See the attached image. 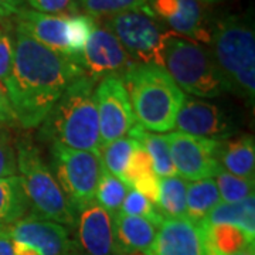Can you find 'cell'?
<instances>
[{
    "instance_id": "1",
    "label": "cell",
    "mask_w": 255,
    "mask_h": 255,
    "mask_svg": "<svg viewBox=\"0 0 255 255\" xmlns=\"http://www.w3.org/2000/svg\"><path fill=\"white\" fill-rule=\"evenodd\" d=\"M84 74L81 61L47 48L16 28L13 68L6 85L16 122L26 129L40 127L68 84Z\"/></svg>"
},
{
    "instance_id": "2",
    "label": "cell",
    "mask_w": 255,
    "mask_h": 255,
    "mask_svg": "<svg viewBox=\"0 0 255 255\" xmlns=\"http://www.w3.org/2000/svg\"><path fill=\"white\" fill-rule=\"evenodd\" d=\"M95 80L84 74L68 84L40 129V139L75 150H101Z\"/></svg>"
},
{
    "instance_id": "3",
    "label": "cell",
    "mask_w": 255,
    "mask_h": 255,
    "mask_svg": "<svg viewBox=\"0 0 255 255\" xmlns=\"http://www.w3.org/2000/svg\"><path fill=\"white\" fill-rule=\"evenodd\" d=\"M137 127L149 132H167L176 124L186 94L163 67L133 64L121 75Z\"/></svg>"
},
{
    "instance_id": "4",
    "label": "cell",
    "mask_w": 255,
    "mask_h": 255,
    "mask_svg": "<svg viewBox=\"0 0 255 255\" xmlns=\"http://www.w3.org/2000/svg\"><path fill=\"white\" fill-rule=\"evenodd\" d=\"M210 31V51L230 91L254 104L255 34L253 21L228 14L220 18Z\"/></svg>"
},
{
    "instance_id": "5",
    "label": "cell",
    "mask_w": 255,
    "mask_h": 255,
    "mask_svg": "<svg viewBox=\"0 0 255 255\" xmlns=\"http://www.w3.org/2000/svg\"><path fill=\"white\" fill-rule=\"evenodd\" d=\"M163 68L183 92L199 98H216L230 91L209 48L166 33L162 48Z\"/></svg>"
},
{
    "instance_id": "6",
    "label": "cell",
    "mask_w": 255,
    "mask_h": 255,
    "mask_svg": "<svg viewBox=\"0 0 255 255\" xmlns=\"http://www.w3.org/2000/svg\"><path fill=\"white\" fill-rule=\"evenodd\" d=\"M17 170L33 207V217L50 220L64 227L75 228L77 211L64 196L51 169L44 163L38 149L28 142L17 143Z\"/></svg>"
},
{
    "instance_id": "7",
    "label": "cell",
    "mask_w": 255,
    "mask_h": 255,
    "mask_svg": "<svg viewBox=\"0 0 255 255\" xmlns=\"http://www.w3.org/2000/svg\"><path fill=\"white\" fill-rule=\"evenodd\" d=\"M50 153L55 180L74 210L78 211L95 201L104 169L101 150H75L53 143Z\"/></svg>"
},
{
    "instance_id": "8",
    "label": "cell",
    "mask_w": 255,
    "mask_h": 255,
    "mask_svg": "<svg viewBox=\"0 0 255 255\" xmlns=\"http://www.w3.org/2000/svg\"><path fill=\"white\" fill-rule=\"evenodd\" d=\"M104 27L110 30L136 63L163 67L162 48L166 33L157 24L150 9L133 10L107 17Z\"/></svg>"
},
{
    "instance_id": "9",
    "label": "cell",
    "mask_w": 255,
    "mask_h": 255,
    "mask_svg": "<svg viewBox=\"0 0 255 255\" xmlns=\"http://www.w3.org/2000/svg\"><path fill=\"white\" fill-rule=\"evenodd\" d=\"M176 174L184 180L214 177L223 169L219 162L221 140L193 136L183 132L166 135Z\"/></svg>"
},
{
    "instance_id": "10",
    "label": "cell",
    "mask_w": 255,
    "mask_h": 255,
    "mask_svg": "<svg viewBox=\"0 0 255 255\" xmlns=\"http://www.w3.org/2000/svg\"><path fill=\"white\" fill-rule=\"evenodd\" d=\"M100 121L101 147L124 137L135 127V115L119 75L104 77L94 90Z\"/></svg>"
},
{
    "instance_id": "11",
    "label": "cell",
    "mask_w": 255,
    "mask_h": 255,
    "mask_svg": "<svg viewBox=\"0 0 255 255\" xmlns=\"http://www.w3.org/2000/svg\"><path fill=\"white\" fill-rule=\"evenodd\" d=\"M87 75L98 81L108 75H122L136 61L128 54L117 37L105 27L95 26L82 51Z\"/></svg>"
},
{
    "instance_id": "12",
    "label": "cell",
    "mask_w": 255,
    "mask_h": 255,
    "mask_svg": "<svg viewBox=\"0 0 255 255\" xmlns=\"http://www.w3.org/2000/svg\"><path fill=\"white\" fill-rule=\"evenodd\" d=\"M174 128L193 136L226 140L236 132L234 124L220 107L194 97H184Z\"/></svg>"
},
{
    "instance_id": "13",
    "label": "cell",
    "mask_w": 255,
    "mask_h": 255,
    "mask_svg": "<svg viewBox=\"0 0 255 255\" xmlns=\"http://www.w3.org/2000/svg\"><path fill=\"white\" fill-rule=\"evenodd\" d=\"M7 227L14 243L33 247L40 255L74 254V243L68 230L58 223L30 216Z\"/></svg>"
},
{
    "instance_id": "14",
    "label": "cell",
    "mask_w": 255,
    "mask_h": 255,
    "mask_svg": "<svg viewBox=\"0 0 255 255\" xmlns=\"http://www.w3.org/2000/svg\"><path fill=\"white\" fill-rule=\"evenodd\" d=\"M147 7L176 33L210 44L211 31L199 0H150Z\"/></svg>"
},
{
    "instance_id": "15",
    "label": "cell",
    "mask_w": 255,
    "mask_h": 255,
    "mask_svg": "<svg viewBox=\"0 0 255 255\" xmlns=\"http://www.w3.org/2000/svg\"><path fill=\"white\" fill-rule=\"evenodd\" d=\"M75 228L80 246L88 255H117L112 216L97 201L77 211Z\"/></svg>"
},
{
    "instance_id": "16",
    "label": "cell",
    "mask_w": 255,
    "mask_h": 255,
    "mask_svg": "<svg viewBox=\"0 0 255 255\" xmlns=\"http://www.w3.org/2000/svg\"><path fill=\"white\" fill-rule=\"evenodd\" d=\"M147 255H204L199 224L189 219H164Z\"/></svg>"
},
{
    "instance_id": "17",
    "label": "cell",
    "mask_w": 255,
    "mask_h": 255,
    "mask_svg": "<svg viewBox=\"0 0 255 255\" xmlns=\"http://www.w3.org/2000/svg\"><path fill=\"white\" fill-rule=\"evenodd\" d=\"M16 17H17V27L26 31L28 36L33 37L40 44L60 54L78 60L77 57H74L68 40L70 16H54V14L38 13L36 10L20 9Z\"/></svg>"
},
{
    "instance_id": "18",
    "label": "cell",
    "mask_w": 255,
    "mask_h": 255,
    "mask_svg": "<svg viewBox=\"0 0 255 255\" xmlns=\"http://www.w3.org/2000/svg\"><path fill=\"white\" fill-rule=\"evenodd\" d=\"M114 241L117 255L146 254L149 253L157 233V227L150 221L118 211L112 216Z\"/></svg>"
},
{
    "instance_id": "19",
    "label": "cell",
    "mask_w": 255,
    "mask_h": 255,
    "mask_svg": "<svg viewBox=\"0 0 255 255\" xmlns=\"http://www.w3.org/2000/svg\"><path fill=\"white\" fill-rule=\"evenodd\" d=\"M200 227L204 255H234L254 247V238L241 228L228 224L197 223Z\"/></svg>"
},
{
    "instance_id": "20",
    "label": "cell",
    "mask_w": 255,
    "mask_h": 255,
    "mask_svg": "<svg viewBox=\"0 0 255 255\" xmlns=\"http://www.w3.org/2000/svg\"><path fill=\"white\" fill-rule=\"evenodd\" d=\"M219 162L221 167L228 173L238 176V177H244V179H254V137L243 136L237 139L221 140Z\"/></svg>"
},
{
    "instance_id": "21",
    "label": "cell",
    "mask_w": 255,
    "mask_h": 255,
    "mask_svg": "<svg viewBox=\"0 0 255 255\" xmlns=\"http://www.w3.org/2000/svg\"><path fill=\"white\" fill-rule=\"evenodd\" d=\"M203 221L209 224L234 226L255 238V196L253 194L238 203H220Z\"/></svg>"
},
{
    "instance_id": "22",
    "label": "cell",
    "mask_w": 255,
    "mask_h": 255,
    "mask_svg": "<svg viewBox=\"0 0 255 255\" xmlns=\"http://www.w3.org/2000/svg\"><path fill=\"white\" fill-rule=\"evenodd\" d=\"M129 137L136 140L139 145L145 147V150L149 153L153 169L159 177H170L176 176L172 156H170V149H169V142L166 135L149 132L143 128L135 127L129 130Z\"/></svg>"
},
{
    "instance_id": "23",
    "label": "cell",
    "mask_w": 255,
    "mask_h": 255,
    "mask_svg": "<svg viewBox=\"0 0 255 255\" xmlns=\"http://www.w3.org/2000/svg\"><path fill=\"white\" fill-rule=\"evenodd\" d=\"M30 201L20 176L0 179V226H10L24 216Z\"/></svg>"
},
{
    "instance_id": "24",
    "label": "cell",
    "mask_w": 255,
    "mask_h": 255,
    "mask_svg": "<svg viewBox=\"0 0 255 255\" xmlns=\"http://www.w3.org/2000/svg\"><path fill=\"white\" fill-rule=\"evenodd\" d=\"M220 199L219 189L214 177L201 179L187 184L186 191V210H187V219L199 223L204 220L211 210L217 207Z\"/></svg>"
},
{
    "instance_id": "25",
    "label": "cell",
    "mask_w": 255,
    "mask_h": 255,
    "mask_svg": "<svg viewBox=\"0 0 255 255\" xmlns=\"http://www.w3.org/2000/svg\"><path fill=\"white\" fill-rule=\"evenodd\" d=\"M186 191L187 180L177 174L159 179V197L156 207L163 219H187Z\"/></svg>"
},
{
    "instance_id": "26",
    "label": "cell",
    "mask_w": 255,
    "mask_h": 255,
    "mask_svg": "<svg viewBox=\"0 0 255 255\" xmlns=\"http://www.w3.org/2000/svg\"><path fill=\"white\" fill-rule=\"evenodd\" d=\"M135 145H136V140H133L132 137H119L108 145L102 146L101 159H102L104 169L112 176L118 177L119 180H122Z\"/></svg>"
},
{
    "instance_id": "27",
    "label": "cell",
    "mask_w": 255,
    "mask_h": 255,
    "mask_svg": "<svg viewBox=\"0 0 255 255\" xmlns=\"http://www.w3.org/2000/svg\"><path fill=\"white\" fill-rule=\"evenodd\" d=\"M128 190L129 187L125 183L108 173L105 169H102L97 193H95V201L102 209L107 210L111 216H114L121 210Z\"/></svg>"
},
{
    "instance_id": "28",
    "label": "cell",
    "mask_w": 255,
    "mask_h": 255,
    "mask_svg": "<svg viewBox=\"0 0 255 255\" xmlns=\"http://www.w3.org/2000/svg\"><path fill=\"white\" fill-rule=\"evenodd\" d=\"M221 203H238L254 194V179H244L221 169L214 176Z\"/></svg>"
},
{
    "instance_id": "29",
    "label": "cell",
    "mask_w": 255,
    "mask_h": 255,
    "mask_svg": "<svg viewBox=\"0 0 255 255\" xmlns=\"http://www.w3.org/2000/svg\"><path fill=\"white\" fill-rule=\"evenodd\" d=\"M156 176L157 174L153 169L150 156L145 150V147L136 142V145L132 150V155L129 157L122 182L125 183L129 189H135L140 183L153 179Z\"/></svg>"
},
{
    "instance_id": "30",
    "label": "cell",
    "mask_w": 255,
    "mask_h": 255,
    "mask_svg": "<svg viewBox=\"0 0 255 255\" xmlns=\"http://www.w3.org/2000/svg\"><path fill=\"white\" fill-rule=\"evenodd\" d=\"M119 211L127 216L147 220L156 227H159L164 220L155 204L150 200H147L143 194H140L139 191L133 190V189L128 190Z\"/></svg>"
},
{
    "instance_id": "31",
    "label": "cell",
    "mask_w": 255,
    "mask_h": 255,
    "mask_svg": "<svg viewBox=\"0 0 255 255\" xmlns=\"http://www.w3.org/2000/svg\"><path fill=\"white\" fill-rule=\"evenodd\" d=\"M147 0H85L84 11L94 17H112L121 13L142 10Z\"/></svg>"
},
{
    "instance_id": "32",
    "label": "cell",
    "mask_w": 255,
    "mask_h": 255,
    "mask_svg": "<svg viewBox=\"0 0 255 255\" xmlns=\"http://www.w3.org/2000/svg\"><path fill=\"white\" fill-rule=\"evenodd\" d=\"M97 26L95 20L88 14H77L68 18V40L74 57H77L84 65L82 51L91 36L92 30Z\"/></svg>"
},
{
    "instance_id": "33",
    "label": "cell",
    "mask_w": 255,
    "mask_h": 255,
    "mask_svg": "<svg viewBox=\"0 0 255 255\" xmlns=\"http://www.w3.org/2000/svg\"><path fill=\"white\" fill-rule=\"evenodd\" d=\"M38 13L54 16H77L85 9V0H27Z\"/></svg>"
},
{
    "instance_id": "34",
    "label": "cell",
    "mask_w": 255,
    "mask_h": 255,
    "mask_svg": "<svg viewBox=\"0 0 255 255\" xmlns=\"http://www.w3.org/2000/svg\"><path fill=\"white\" fill-rule=\"evenodd\" d=\"M17 172V156L13 137L6 128L0 127V179L16 176Z\"/></svg>"
},
{
    "instance_id": "35",
    "label": "cell",
    "mask_w": 255,
    "mask_h": 255,
    "mask_svg": "<svg viewBox=\"0 0 255 255\" xmlns=\"http://www.w3.org/2000/svg\"><path fill=\"white\" fill-rule=\"evenodd\" d=\"M14 38L9 31H0V84L6 88L13 68Z\"/></svg>"
},
{
    "instance_id": "36",
    "label": "cell",
    "mask_w": 255,
    "mask_h": 255,
    "mask_svg": "<svg viewBox=\"0 0 255 255\" xmlns=\"http://www.w3.org/2000/svg\"><path fill=\"white\" fill-rule=\"evenodd\" d=\"M16 122V117L10 104L9 95L6 88L0 84V125L1 124H13Z\"/></svg>"
},
{
    "instance_id": "37",
    "label": "cell",
    "mask_w": 255,
    "mask_h": 255,
    "mask_svg": "<svg viewBox=\"0 0 255 255\" xmlns=\"http://www.w3.org/2000/svg\"><path fill=\"white\" fill-rule=\"evenodd\" d=\"M0 255H14V241L7 226H0Z\"/></svg>"
},
{
    "instance_id": "38",
    "label": "cell",
    "mask_w": 255,
    "mask_h": 255,
    "mask_svg": "<svg viewBox=\"0 0 255 255\" xmlns=\"http://www.w3.org/2000/svg\"><path fill=\"white\" fill-rule=\"evenodd\" d=\"M23 0H0V18L16 16L21 9Z\"/></svg>"
},
{
    "instance_id": "39",
    "label": "cell",
    "mask_w": 255,
    "mask_h": 255,
    "mask_svg": "<svg viewBox=\"0 0 255 255\" xmlns=\"http://www.w3.org/2000/svg\"><path fill=\"white\" fill-rule=\"evenodd\" d=\"M14 255H40L33 247L21 244V243H14Z\"/></svg>"
},
{
    "instance_id": "40",
    "label": "cell",
    "mask_w": 255,
    "mask_h": 255,
    "mask_svg": "<svg viewBox=\"0 0 255 255\" xmlns=\"http://www.w3.org/2000/svg\"><path fill=\"white\" fill-rule=\"evenodd\" d=\"M234 255H255V251H254V247H251V248H247L244 251H240L237 254Z\"/></svg>"
},
{
    "instance_id": "41",
    "label": "cell",
    "mask_w": 255,
    "mask_h": 255,
    "mask_svg": "<svg viewBox=\"0 0 255 255\" xmlns=\"http://www.w3.org/2000/svg\"><path fill=\"white\" fill-rule=\"evenodd\" d=\"M204 1H209V3H217V1H221V0H204Z\"/></svg>"
}]
</instances>
